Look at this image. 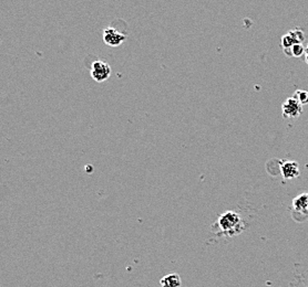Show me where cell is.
<instances>
[{"label": "cell", "mask_w": 308, "mask_h": 287, "mask_svg": "<svg viewBox=\"0 0 308 287\" xmlns=\"http://www.w3.org/2000/svg\"><path fill=\"white\" fill-rule=\"evenodd\" d=\"M296 101L301 104L302 106L307 105L308 104V92L307 91H303V90H297L296 92L294 93L293 96Z\"/></svg>", "instance_id": "obj_10"}, {"label": "cell", "mask_w": 308, "mask_h": 287, "mask_svg": "<svg viewBox=\"0 0 308 287\" xmlns=\"http://www.w3.org/2000/svg\"><path fill=\"white\" fill-rule=\"evenodd\" d=\"M103 42L112 48L120 47L124 41L127 40V35H124L121 31L116 30L115 28H106L102 33Z\"/></svg>", "instance_id": "obj_3"}, {"label": "cell", "mask_w": 308, "mask_h": 287, "mask_svg": "<svg viewBox=\"0 0 308 287\" xmlns=\"http://www.w3.org/2000/svg\"><path fill=\"white\" fill-rule=\"evenodd\" d=\"M281 44H282L283 49H284V51H286V50H288V49L292 48L294 44H296V41H295L292 33L288 31V32L286 33V35H284V36L282 37Z\"/></svg>", "instance_id": "obj_9"}, {"label": "cell", "mask_w": 308, "mask_h": 287, "mask_svg": "<svg viewBox=\"0 0 308 287\" xmlns=\"http://www.w3.org/2000/svg\"><path fill=\"white\" fill-rule=\"evenodd\" d=\"M289 32L293 35L296 43H303L305 41V35H304L301 29H294V30H290Z\"/></svg>", "instance_id": "obj_11"}, {"label": "cell", "mask_w": 308, "mask_h": 287, "mask_svg": "<svg viewBox=\"0 0 308 287\" xmlns=\"http://www.w3.org/2000/svg\"><path fill=\"white\" fill-rule=\"evenodd\" d=\"M281 173L285 180H292L299 176V165L294 160L281 161Z\"/></svg>", "instance_id": "obj_5"}, {"label": "cell", "mask_w": 308, "mask_h": 287, "mask_svg": "<svg viewBox=\"0 0 308 287\" xmlns=\"http://www.w3.org/2000/svg\"><path fill=\"white\" fill-rule=\"evenodd\" d=\"M283 117L287 119H296L303 113V106L293 96L288 97L282 106Z\"/></svg>", "instance_id": "obj_4"}, {"label": "cell", "mask_w": 308, "mask_h": 287, "mask_svg": "<svg viewBox=\"0 0 308 287\" xmlns=\"http://www.w3.org/2000/svg\"><path fill=\"white\" fill-rule=\"evenodd\" d=\"M284 52L288 57H303L304 55H305L306 48L304 47L303 43H296V44H294L292 48L288 49V50H286V51H284Z\"/></svg>", "instance_id": "obj_8"}, {"label": "cell", "mask_w": 308, "mask_h": 287, "mask_svg": "<svg viewBox=\"0 0 308 287\" xmlns=\"http://www.w3.org/2000/svg\"><path fill=\"white\" fill-rule=\"evenodd\" d=\"M305 60L307 62V64H308V55H305Z\"/></svg>", "instance_id": "obj_12"}, {"label": "cell", "mask_w": 308, "mask_h": 287, "mask_svg": "<svg viewBox=\"0 0 308 287\" xmlns=\"http://www.w3.org/2000/svg\"><path fill=\"white\" fill-rule=\"evenodd\" d=\"M218 226L225 235H237L244 230V222L239 213L234 211H226L220 215Z\"/></svg>", "instance_id": "obj_1"}, {"label": "cell", "mask_w": 308, "mask_h": 287, "mask_svg": "<svg viewBox=\"0 0 308 287\" xmlns=\"http://www.w3.org/2000/svg\"><path fill=\"white\" fill-rule=\"evenodd\" d=\"M293 208L295 211L304 213L308 210V193H302L294 198Z\"/></svg>", "instance_id": "obj_7"}, {"label": "cell", "mask_w": 308, "mask_h": 287, "mask_svg": "<svg viewBox=\"0 0 308 287\" xmlns=\"http://www.w3.org/2000/svg\"><path fill=\"white\" fill-rule=\"evenodd\" d=\"M160 284L162 287H181L182 281L180 275H177L176 273H172L162 277Z\"/></svg>", "instance_id": "obj_6"}, {"label": "cell", "mask_w": 308, "mask_h": 287, "mask_svg": "<svg viewBox=\"0 0 308 287\" xmlns=\"http://www.w3.org/2000/svg\"><path fill=\"white\" fill-rule=\"evenodd\" d=\"M90 74L93 81L98 83L106 82L111 77V68L107 62L97 60L91 64Z\"/></svg>", "instance_id": "obj_2"}, {"label": "cell", "mask_w": 308, "mask_h": 287, "mask_svg": "<svg viewBox=\"0 0 308 287\" xmlns=\"http://www.w3.org/2000/svg\"><path fill=\"white\" fill-rule=\"evenodd\" d=\"M305 55H308V44H307V47H306V52H305Z\"/></svg>", "instance_id": "obj_13"}]
</instances>
